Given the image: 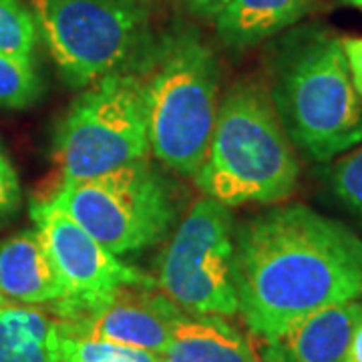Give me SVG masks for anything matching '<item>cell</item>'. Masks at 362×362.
<instances>
[{"instance_id":"obj_1","label":"cell","mask_w":362,"mask_h":362,"mask_svg":"<svg viewBox=\"0 0 362 362\" xmlns=\"http://www.w3.org/2000/svg\"><path fill=\"white\" fill-rule=\"evenodd\" d=\"M238 312L262 340L314 312L362 298V238L304 204L266 209L235 226Z\"/></svg>"},{"instance_id":"obj_2","label":"cell","mask_w":362,"mask_h":362,"mask_svg":"<svg viewBox=\"0 0 362 362\" xmlns=\"http://www.w3.org/2000/svg\"><path fill=\"white\" fill-rule=\"evenodd\" d=\"M294 149L330 161L362 143V97L350 77L344 40L330 28H292L276 45L266 85Z\"/></svg>"},{"instance_id":"obj_3","label":"cell","mask_w":362,"mask_h":362,"mask_svg":"<svg viewBox=\"0 0 362 362\" xmlns=\"http://www.w3.org/2000/svg\"><path fill=\"white\" fill-rule=\"evenodd\" d=\"M133 71L141 78L151 153L171 173L194 180L220 109L216 52L194 26L177 23L153 35Z\"/></svg>"},{"instance_id":"obj_4","label":"cell","mask_w":362,"mask_h":362,"mask_svg":"<svg viewBox=\"0 0 362 362\" xmlns=\"http://www.w3.org/2000/svg\"><path fill=\"white\" fill-rule=\"evenodd\" d=\"M298 175L296 149L266 85L240 78L220 101L206 161L194 183L206 197L235 207L288 199L296 192Z\"/></svg>"},{"instance_id":"obj_5","label":"cell","mask_w":362,"mask_h":362,"mask_svg":"<svg viewBox=\"0 0 362 362\" xmlns=\"http://www.w3.org/2000/svg\"><path fill=\"white\" fill-rule=\"evenodd\" d=\"M51 202L117 258L161 244L180 218L173 180L149 157L81 181H61Z\"/></svg>"},{"instance_id":"obj_6","label":"cell","mask_w":362,"mask_h":362,"mask_svg":"<svg viewBox=\"0 0 362 362\" xmlns=\"http://www.w3.org/2000/svg\"><path fill=\"white\" fill-rule=\"evenodd\" d=\"M30 6L54 65L73 89L131 71L153 40L141 0H30Z\"/></svg>"},{"instance_id":"obj_7","label":"cell","mask_w":362,"mask_h":362,"mask_svg":"<svg viewBox=\"0 0 362 362\" xmlns=\"http://www.w3.org/2000/svg\"><path fill=\"white\" fill-rule=\"evenodd\" d=\"M151 153L141 78L131 69L81 90L59 121L52 157L63 181L95 177Z\"/></svg>"},{"instance_id":"obj_8","label":"cell","mask_w":362,"mask_h":362,"mask_svg":"<svg viewBox=\"0 0 362 362\" xmlns=\"http://www.w3.org/2000/svg\"><path fill=\"white\" fill-rule=\"evenodd\" d=\"M233 240L232 207L204 195L181 220L163 250L157 288L183 312L226 318L238 314Z\"/></svg>"},{"instance_id":"obj_9","label":"cell","mask_w":362,"mask_h":362,"mask_svg":"<svg viewBox=\"0 0 362 362\" xmlns=\"http://www.w3.org/2000/svg\"><path fill=\"white\" fill-rule=\"evenodd\" d=\"M30 218L65 288V300L51 308L54 318L107 296L121 286L157 288L153 278L123 264L51 199L35 202Z\"/></svg>"},{"instance_id":"obj_10","label":"cell","mask_w":362,"mask_h":362,"mask_svg":"<svg viewBox=\"0 0 362 362\" xmlns=\"http://www.w3.org/2000/svg\"><path fill=\"white\" fill-rule=\"evenodd\" d=\"M181 314L159 288L121 286L54 320L61 337L107 340L161 356Z\"/></svg>"},{"instance_id":"obj_11","label":"cell","mask_w":362,"mask_h":362,"mask_svg":"<svg viewBox=\"0 0 362 362\" xmlns=\"http://www.w3.org/2000/svg\"><path fill=\"white\" fill-rule=\"evenodd\" d=\"M361 318L358 300L314 312L282 334L264 340L262 362H344Z\"/></svg>"},{"instance_id":"obj_12","label":"cell","mask_w":362,"mask_h":362,"mask_svg":"<svg viewBox=\"0 0 362 362\" xmlns=\"http://www.w3.org/2000/svg\"><path fill=\"white\" fill-rule=\"evenodd\" d=\"M65 288L39 232L23 230L0 242V306L54 308Z\"/></svg>"},{"instance_id":"obj_13","label":"cell","mask_w":362,"mask_h":362,"mask_svg":"<svg viewBox=\"0 0 362 362\" xmlns=\"http://www.w3.org/2000/svg\"><path fill=\"white\" fill-rule=\"evenodd\" d=\"M161 362H262V356L226 316L183 312Z\"/></svg>"},{"instance_id":"obj_14","label":"cell","mask_w":362,"mask_h":362,"mask_svg":"<svg viewBox=\"0 0 362 362\" xmlns=\"http://www.w3.org/2000/svg\"><path fill=\"white\" fill-rule=\"evenodd\" d=\"M318 0H228L216 21V37L230 51H247L300 23Z\"/></svg>"},{"instance_id":"obj_15","label":"cell","mask_w":362,"mask_h":362,"mask_svg":"<svg viewBox=\"0 0 362 362\" xmlns=\"http://www.w3.org/2000/svg\"><path fill=\"white\" fill-rule=\"evenodd\" d=\"M0 362H63L57 320L35 306H0Z\"/></svg>"},{"instance_id":"obj_16","label":"cell","mask_w":362,"mask_h":362,"mask_svg":"<svg viewBox=\"0 0 362 362\" xmlns=\"http://www.w3.org/2000/svg\"><path fill=\"white\" fill-rule=\"evenodd\" d=\"M39 26L21 0H0V52L35 61Z\"/></svg>"},{"instance_id":"obj_17","label":"cell","mask_w":362,"mask_h":362,"mask_svg":"<svg viewBox=\"0 0 362 362\" xmlns=\"http://www.w3.org/2000/svg\"><path fill=\"white\" fill-rule=\"evenodd\" d=\"M35 61L0 52V109H26L40 97Z\"/></svg>"},{"instance_id":"obj_18","label":"cell","mask_w":362,"mask_h":362,"mask_svg":"<svg viewBox=\"0 0 362 362\" xmlns=\"http://www.w3.org/2000/svg\"><path fill=\"white\" fill-rule=\"evenodd\" d=\"M61 358L63 362H161V356L149 350L69 337H61Z\"/></svg>"},{"instance_id":"obj_19","label":"cell","mask_w":362,"mask_h":362,"mask_svg":"<svg viewBox=\"0 0 362 362\" xmlns=\"http://www.w3.org/2000/svg\"><path fill=\"white\" fill-rule=\"evenodd\" d=\"M328 185L338 202L362 221V145L330 168Z\"/></svg>"},{"instance_id":"obj_20","label":"cell","mask_w":362,"mask_h":362,"mask_svg":"<svg viewBox=\"0 0 362 362\" xmlns=\"http://www.w3.org/2000/svg\"><path fill=\"white\" fill-rule=\"evenodd\" d=\"M21 202H23V192H21L16 169L0 145V220H6L16 214Z\"/></svg>"},{"instance_id":"obj_21","label":"cell","mask_w":362,"mask_h":362,"mask_svg":"<svg viewBox=\"0 0 362 362\" xmlns=\"http://www.w3.org/2000/svg\"><path fill=\"white\" fill-rule=\"evenodd\" d=\"M344 52H346V61H349L352 85L362 97V37L344 40Z\"/></svg>"},{"instance_id":"obj_22","label":"cell","mask_w":362,"mask_h":362,"mask_svg":"<svg viewBox=\"0 0 362 362\" xmlns=\"http://www.w3.org/2000/svg\"><path fill=\"white\" fill-rule=\"evenodd\" d=\"M180 2L187 8V11H192V13L197 14V16L216 18L228 0H180Z\"/></svg>"},{"instance_id":"obj_23","label":"cell","mask_w":362,"mask_h":362,"mask_svg":"<svg viewBox=\"0 0 362 362\" xmlns=\"http://www.w3.org/2000/svg\"><path fill=\"white\" fill-rule=\"evenodd\" d=\"M344 362H362V318L356 324L354 332H352Z\"/></svg>"},{"instance_id":"obj_24","label":"cell","mask_w":362,"mask_h":362,"mask_svg":"<svg viewBox=\"0 0 362 362\" xmlns=\"http://www.w3.org/2000/svg\"><path fill=\"white\" fill-rule=\"evenodd\" d=\"M340 2H344V4H350V6H361V8H362V0H340Z\"/></svg>"}]
</instances>
